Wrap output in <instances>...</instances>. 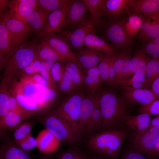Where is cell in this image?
Here are the masks:
<instances>
[{"label": "cell", "instance_id": "cell-24", "mask_svg": "<svg viewBox=\"0 0 159 159\" xmlns=\"http://www.w3.org/2000/svg\"><path fill=\"white\" fill-rule=\"evenodd\" d=\"M98 27L105 25L103 17L106 16L105 0H82Z\"/></svg>", "mask_w": 159, "mask_h": 159}, {"label": "cell", "instance_id": "cell-32", "mask_svg": "<svg viewBox=\"0 0 159 159\" xmlns=\"http://www.w3.org/2000/svg\"><path fill=\"white\" fill-rule=\"evenodd\" d=\"M86 73L84 84L91 95L94 94L102 82L98 66L89 69Z\"/></svg>", "mask_w": 159, "mask_h": 159}, {"label": "cell", "instance_id": "cell-13", "mask_svg": "<svg viewBox=\"0 0 159 159\" xmlns=\"http://www.w3.org/2000/svg\"><path fill=\"white\" fill-rule=\"evenodd\" d=\"M99 96L93 94L85 97L80 103L79 112L80 124L79 131L81 137L83 135H88L91 117Z\"/></svg>", "mask_w": 159, "mask_h": 159}, {"label": "cell", "instance_id": "cell-54", "mask_svg": "<svg viewBox=\"0 0 159 159\" xmlns=\"http://www.w3.org/2000/svg\"><path fill=\"white\" fill-rule=\"evenodd\" d=\"M85 154V159H111L97 154L83 150Z\"/></svg>", "mask_w": 159, "mask_h": 159}, {"label": "cell", "instance_id": "cell-42", "mask_svg": "<svg viewBox=\"0 0 159 159\" xmlns=\"http://www.w3.org/2000/svg\"><path fill=\"white\" fill-rule=\"evenodd\" d=\"M130 49L127 50L124 64L120 73L116 85H120L122 82L130 72L132 67Z\"/></svg>", "mask_w": 159, "mask_h": 159}, {"label": "cell", "instance_id": "cell-55", "mask_svg": "<svg viewBox=\"0 0 159 159\" xmlns=\"http://www.w3.org/2000/svg\"><path fill=\"white\" fill-rule=\"evenodd\" d=\"M150 89L157 99H159V77L153 82Z\"/></svg>", "mask_w": 159, "mask_h": 159}, {"label": "cell", "instance_id": "cell-43", "mask_svg": "<svg viewBox=\"0 0 159 159\" xmlns=\"http://www.w3.org/2000/svg\"><path fill=\"white\" fill-rule=\"evenodd\" d=\"M146 155L135 151L130 146L124 148L121 151L119 159H152Z\"/></svg>", "mask_w": 159, "mask_h": 159}, {"label": "cell", "instance_id": "cell-26", "mask_svg": "<svg viewBox=\"0 0 159 159\" xmlns=\"http://www.w3.org/2000/svg\"><path fill=\"white\" fill-rule=\"evenodd\" d=\"M158 37L159 19L145 18L138 34V39L143 44L149 39Z\"/></svg>", "mask_w": 159, "mask_h": 159}, {"label": "cell", "instance_id": "cell-8", "mask_svg": "<svg viewBox=\"0 0 159 159\" xmlns=\"http://www.w3.org/2000/svg\"><path fill=\"white\" fill-rule=\"evenodd\" d=\"M105 35L115 48L122 50L130 49L133 41L127 35L120 17L110 19L106 25Z\"/></svg>", "mask_w": 159, "mask_h": 159}, {"label": "cell", "instance_id": "cell-36", "mask_svg": "<svg viewBox=\"0 0 159 159\" xmlns=\"http://www.w3.org/2000/svg\"><path fill=\"white\" fill-rule=\"evenodd\" d=\"M29 117L25 114L9 111L4 119L1 130H2L3 129L6 128L11 131L14 130L23 120Z\"/></svg>", "mask_w": 159, "mask_h": 159}, {"label": "cell", "instance_id": "cell-28", "mask_svg": "<svg viewBox=\"0 0 159 159\" xmlns=\"http://www.w3.org/2000/svg\"><path fill=\"white\" fill-rule=\"evenodd\" d=\"M151 120V116L146 114L129 115L125 120L124 126L134 132L141 131L149 127Z\"/></svg>", "mask_w": 159, "mask_h": 159}, {"label": "cell", "instance_id": "cell-17", "mask_svg": "<svg viewBox=\"0 0 159 159\" xmlns=\"http://www.w3.org/2000/svg\"><path fill=\"white\" fill-rule=\"evenodd\" d=\"M103 54L96 49L86 47L79 50L76 59L81 68L86 72L88 69L98 66Z\"/></svg>", "mask_w": 159, "mask_h": 159}, {"label": "cell", "instance_id": "cell-14", "mask_svg": "<svg viewBox=\"0 0 159 159\" xmlns=\"http://www.w3.org/2000/svg\"><path fill=\"white\" fill-rule=\"evenodd\" d=\"M125 10L129 16L143 13L145 16L159 13V0H130Z\"/></svg>", "mask_w": 159, "mask_h": 159}, {"label": "cell", "instance_id": "cell-2", "mask_svg": "<svg viewBox=\"0 0 159 159\" xmlns=\"http://www.w3.org/2000/svg\"><path fill=\"white\" fill-rule=\"evenodd\" d=\"M99 101L101 113L100 131L125 128V120L129 115L126 102L109 91L100 95Z\"/></svg>", "mask_w": 159, "mask_h": 159}, {"label": "cell", "instance_id": "cell-44", "mask_svg": "<svg viewBox=\"0 0 159 159\" xmlns=\"http://www.w3.org/2000/svg\"><path fill=\"white\" fill-rule=\"evenodd\" d=\"M140 113H145L151 116L159 115V99L147 105H141L138 109Z\"/></svg>", "mask_w": 159, "mask_h": 159}, {"label": "cell", "instance_id": "cell-27", "mask_svg": "<svg viewBox=\"0 0 159 159\" xmlns=\"http://www.w3.org/2000/svg\"><path fill=\"white\" fill-rule=\"evenodd\" d=\"M120 18L127 35L132 40L139 34L144 19L139 14H133L127 17Z\"/></svg>", "mask_w": 159, "mask_h": 159}, {"label": "cell", "instance_id": "cell-10", "mask_svg": "<svg viewBox=\"0 0 159 159\" xmlns=\"http://www.w3.org/2000/svg\"><path fill=\"white\" fill-rule=\"evenodd\" d=\"M96 24L92 16H87L73 31H62L61 32L68 41L71 47L80 50L84 45L87 36L90 33L95 32Z\"/></svg>", "mask_w": 159, "mask_h": 159}, {"label": "cell", "instance_id": "cell-18", "mask_svg": "<svg viewBox=\"0 0 159 159\" xmlns=\"http://www.w3.org/2000/svg\"><path fill=\"white\" fill-rule=\"evenodd\" d=\"M10 89L20 106L29 117L41 113L37 103L23 94L17 86L15 81L13 82Z\"/></svg>", "mask_w": 159, "mask_h": 159}, {"label": "cell", "instance_id": "cell-12", "mask_svg": "<svg viewBox=\"0 0 159 159\" xmlns=\"http://www.w3.org/2000/svg\"><path fill=\"white\" fill-rule=\"evenodd\" d=\"M41 39V41L49 45L67 62L72 61L78 63L76 55L71 49L68 41L62 34H50L43 37Z\"/></svg>", "mask_w": 159, "mask_h": 159}, {"label": "cell", "instance_id": "cell-15", "mask_svg": "<svg viewBox=\"0 0 159 159\" xmlns=\"http://www.w3.org/2000/svg\"><path fill=\"white\" fill-rule=\"evenodd\" d=\"M37 5L36 0H12L9 1V13L13 19L25 22L27 15Z\"/></svg>", "mask_w": 159, "mask_h": 159}, {"label": "cell", "instance_id": "cell-5", "mask_svg": "<svg viewBox=\"0 0 159 159\" xmlns=\"http://www.w3.org/2000/svg\"><path fill=\"white\" fill-rule=\"evenodd\" d=\"M15 82L24 95L37 103L41 113L49 107L56 97L54 89L22 77L20 82Z\"/></svg>", "mask_w": 159, "mask_h": 159}, {"label": "cell", "instance_id": "cell-40", "mask_svg": "<svg viewBox=\"0 0 159 159\" xmlns=\"http://www.w3.org/2000/svg\"><path fill=\"white\" fill-rule=\"evenodd\" d=\"M14 143L19 148L26 151L37 147L36 138H34L31 133L22 139L14 141Z\"/></svg>", "mask_w": 159, "mask_h": 159}, {"label": "cell", "instance_id": "cell-20", "mask_svg": "<svg viewBox=\"0 0 159 159\" xmlns=\"http://www.w3.org/2000/svg\"><path fill=\"white\" fill-rule=\"evenodd\" d=\"M124 97L129 103L142 105L149 104L158 99L150 89L143 88L124 92Z\"/></svg>", "mask_w": 159, "mask_h": 159}, {"label": "cell", "instance_id": "cell-35", "mask_svg": "<svg viewBox=\"0 0 159 159\" xmlns=\"http://www.w3.org/2000/svg\"><path fill=\"white\" fill-rule=\"evenodd\" d=\"M70 0H38L37 6L49 13L59 9L69 7Z\"/></svg>", "mask_w": 159, "mask_h": 159}, {"label": "cell", "instance_id": "cell-7", "mask_svg": "<svg viewBox=\"0 0 159 159\" xmlns=\"http://www.w3.org/2000/svg\"><path fill=\"white\" fill-rule=\"evenodd\" d=\"M130 134L129 146L137 153L147 155L159 139V127H149Z\"/></svg>", "mask_w": 159, "mask_h": 159}, {"label": "cell", "instance_id": "cell-19", "mask_svg": "<svg viewBox=\"0 0 159 159\" xmlns=\"http://www.w3.org/2000/svg\"><path fill=\"white\" fill-rule=\"evenodd\" d=\"M9 33L2 21L0 19V65L3 69L5 62L15 50Z\"/></svg>", "mask_w": 159, "mask_h": 159}, {"label": "cell", "instance_id": "cell-57", "mask_svg": "<svg viewBox=\"0 0 159 159\" xmlns=\"http://www.w3.org/2000/svg\"><path fill=\"white\" fill-rule=\"evenodd\" d=\"M159 153V139L150 151L147 156L153 158Z\"/></svg>", "mask_w": 159, "mask_h": 159}, {"label": "cell", "instance_id": "cell-61", "mask_svg": "<svg viewBox=\"0 0 159 159\" xmlns=\"http://www.w3.org/2000/svg\"><path fill=\"white\" fill-rule=\"evenodd\" d=\"M38 159H54L53 157L50 154H44L41 155Z\"/></svg>", "mask_w": 159, "mask_h": 159}, {"label": "cell", "instance_id": "cell-21", "mask_svg": "<svg viewBox=\"0 0 159 159\" xmlns=\"http://www.w3.org/2000/svg\"><path fill=\"white\" fill-rule=\"evenodd\" d=\"M36 138L37 148L44 154H50L55 151L60 143L58 140L46 129L41 131Z\"/></svg>", "mask_w": 159, "mask_h": 159}, {"label": "cell", "instance_id": "cell-37", "mask_svg": "<svg viewBox=\"0 0 159 159\" xmlns=\"http://www.w3.org/2000/svg\"><path fill=\"white\" fill-rule=\"evenodd\" d=\"M57 85V86L61 92L69 95L73 93L75 89L71 76L65 68L62 79Z\"/></svg>", "mask_w": 159, "mask_h": 159}, {"label": "cell", "instance_id": "cell-63", "mask_svg": "<svg viewBox=\"0 0 159 159\" xmlns=\"http://www.w3.org/2000/svg\"><path fill=\"white\" fill-rule=\"evenodd\" d=\"M159 157V153L155 155L154 157Z\"/></svg>", "mask_w": 159, "mask_h": 159}, {"label": "cell", "instance_id": "cell-64", "mask_svg": "<svg viewBox=\"0 0 159 159\" xmlns=\"http://www.w3.org/2000/svg\"><path fill=\"white\" fill-rule=\"evenodd\" d=\"M152 159H155L154 158H152Z\"/></svg>", "mask_w": 159, "mask_h": 159}, {"label": "cell", "instance_id": "cell-22", "mask_svg": "<svg viewBox=\"0 0 159 159\" xmlns=\"http://www.w3.org/2000/svg\"><path fill=\"white\" fill-rule=\"evenodd\" d=\"M84 45L104 52L107 55L116 54L115 48L104 39L97 36L95 32H91L87 36L84 41Z\"/></svg>", "mask_w": 159, "mask_h": 159}, {"label": "cell", "instance_id": "cell-53", "mask_svg": "<svg viewBox=\"0 0 159 159\" xmlns=\"http://www.w3.org/2000/svg\"><path fill=\"white\" fill-rule=\"evenodd\" d=\"M149 58L143 49H141V52L138 64V71H142L145 74Z\"/></svg>", "mask_w": 159, "mask_h": 159}, {"label": "cell", "instance_id": "cell-38", "mask_svg": "<svg viewBox=\"0 0 159 159\" xmlns=\"http://www.w3.org/2000/svg\"><path fill=\"white\" fill-rule=\"evenodd\" d=\"M35 122L34 121H29L20 124L14 129V141L22 139L30 134Z\"/></svg>", "mask_w": 159, "mask_h": 159}, {"label": "cell", "instance_id": "cell-47", "mask_svg": "<svg viewBox=\"0 0 159 159\" xmlns=\"http://www.w3.org/2000/svg\"><path fill=\"white\" fill-rule=\"evenodd\" d=\"M127 50H122L121 53L116 55L114 64L115 74V85H116L120 73L122 68Z\"/></svg>", "mask_w": 159, "mask_h": 159}, {"label": "cell", "instance_id": "cell-39", "mask_svg": "<svg viewBox=\"0 0 159 159\" xmlns=\"http://www.w3.org/2000/svg\"><path fill=\"white\" fill-rule=\"evenodd\" d=\"M54 62L50 61H42L40 68V74L55 90L57 86L52 77L50 70Z\"/></svg>", "mask_w": 159, "mask_h": 159}, {"label": "cell", "instance_id": "cell-48", "mask_svg": "<svg viewBox=\"0 0 159 159\" xmlns=\"http://www.w3.org/2000/svg\"><path fill=\"white\" fill-rule=\"evenodd\" d=\"M142 49L146 54L151 55L152 57L159 59V45L147 40L143 44Z\"/></svg>", "mask_w": 159, "mask_h": 159}, {"label": "cell", "instance_id": "cell-29", "mask_svg": "<svg viewBox=\"0 0 159 159\" xmlns=\"http://www.w3.org/2000/svg\"><path fill=\"white\" fill-rule=\"evenodd\" d=\"M11 82L2 80L0 89V127L2 126L4 119L9 111V93Z\"/></svg>", "mask_w": 159, "mask_h": 159}, {"label": "cell", "instance_id": "cell-1", "mask_svg": "<svg viewBox=\"0 0 159 159\" xmlns=\"http://www.w3.org/2000/svg\"><path fill=\"white\" fill-rule=\"evenodd\" d=\"M128 134L125 127L91 134L85 141V150L111 159H117Z\"/></svg>", "mask_w": 159, "mask_h": 159}, {"label": "cell", "instance_id": "cell-33", "mask_svg": "<svg viewBox=\"0 0 159 159\" xmlns=\"http://www.w3.org/2000/svg\"><path fill=\"white\" fill-rule=\"evenodd\" d=\"M65 68L71 75L75 89H79L84 84L85 75L79 64L72 61L67 62Z\"/></svg>", "mask_w": 159, "mask_h": 159}, {"label": "cell", "instance_id": "cell-34", "mask_svg": "<svg viewBox=\"0 0 159 159\" xmlns=\"http://www.w3.org/2000/svg\"><path fill=\"white\" fill-rule=\"evenodd\" d=\"M145 74L138 71L130 77L123 81L120 85L124 92L143 88L145 81Z\"/></svg>", "mask_w": 159, "mask_h": 159}, {"label": "cell", "instance_id": "cell-45", "mask_svg": "<svg viewBox=\"0 0 159 159\" xmlns=\"http://www.w3.org/2000/svg\"><path fill=\"white\" fill-rule=\"evenodd\" d=\"M110 55L103 54L98 65L102 82H107Z\"/></svg>", "mask_w": 159, "mask_h": 159}, {"label": "cell", "instance_id": "cell-58", "mask_svg": "<svg viewBox=\"0 0 159 159\" xmlns=\"http://www.w3.org/2000/svg\"><path fill=\"white\" fill-rule=\"evenodd\" d=\"M9 1L6 0H0V14H2L7 7H8Z\"/></svg>", "mask_w": 159, "mask_h": 159}, {"label": "cell", "instance_id": "cell-6", "mask_svg": "<svg viewBox=\"0 0 159 159\" xmlns=\"http://www.w3.org/2000/svg\"><path fill=\"white\" fill-rule=\"evenodd\" d=\"M84 97L81 92H74L65 99L53 111L68 122L81 136L79 131L80 124L79 108L81 101Z\"/></svg>", "mask_w": 159, "mask_h": 159}, {"label": "cell", "instance_id": "cell-16", "mask_svg": "<svg viewBox=\"0 0 159 159\" xmlns=\"http://www.w3.org/2000/svg\"><path fill=\"white\" fill-rule=\"evenodd\" d=\"M87 9L82 0H71L66 14L67 25L78 26L87 16Z\"/></svg>", "mask_w": 159, "mask_h": 159}, {"label": "cell", "instance_id": "cell-51", "mask_svg": "<svg viewBox=\"0 0 159 159\" xmlns=\"http://www.w3.org/2000/svg\"><path fill=\"white\" fill-rule=\"evenodd\" d=\"M20 77L41 84L47 87L55 90L50 84L40 74H35L29 76Z\"/></svg>", "mask_w": 159, "mask_h": 159}, {"label": "cell", "instance_id": "cell-41", "mask_svg": "<svg viewBox=\"0 0 159 159\" xmlns=\"http://www.w3.org/2000/svg\"><path fill=\"white\" fill-rule=\"evenodd\" d=\"M155 58H149L145 73V81L143 88L149 89L155 80Z\"/></svg>", "mask_w": 159, "mask_h": 159}, {"label": "cell", "instance_id": "cell-59", "mask_svg": "<svg viewBox=\"0 0 159 159\" xmlns=\"http://www.w3.org/2000/svg\"><path fill=\"white\" fill-rule=\"evenodd\" d=\"M149 127H159V115L151 119Z\"/></svg>", "mask_w": 159, "mask_h": 159}, {"label": "cell", "instance_id": "cell-11", "mask_svg": "<svg viewBox=\"0 0 159 159\" xmlns=\"http://www.w3.org/2000/svg\"><path fill=\"white\" fill-rule=\"evenodd\" d=\"M68 8L59 9L49 13L43 28L38 34L37 37L41 39L47 35L61 32L67 25L66 14Z\"/></svg>", "mask_w": 159, "mask_h": 159}, {"label": "cell", "instance_id": "cell-52", "mask_svg": "<svg viewBox=\"0 0 159 159\" xmlns=\"http://www.w3.org/2000/svg\"><path fill=\"white\" fill-rule=\"evenodd\" d=\"M116 54L110 56L108 72L107 82L111 85H115V76L114 64Z\"/></svg>", "mask_w": 159, "mask_h": 159}, {"label": "cell", "instance_id": "cell-25", "mask_svg": "<svg viewBox=\"0 0 159 159\" xmlns=\"http://www.w3.org/2000/svg\"><path fill=\"white\" fill-rule=\"evenodd\" d=\"M49 14L37 6L26 16L25 22L30 30L38 34L43 28Z\"/></svg>", "mask_w": 159, "mask_h": 159}, {"label": "cell", "instance_id": "cell-23", "mask_svg": "<svg viewBox=\"0 0 159 159\" xmlns=\"http://www.w3.org/2000/svg\"><path fill=\"white\" fill-rule=\"evenodd\" d=\"M0 159H31L28 151L18 147L8 138L1 146Z\"/></svg>", "mask_w": 159, "mask_h": 159}, {"label": "cell", "instance_id": "cell-50", "mask_svg": "<svg viewBox=\"0 0 159 159\" xmlns=\"http://www.w3.org/2000/svg\"><path fill=\"white\" fill-rule=\"evenodd\" d=\"M9 111H14L22 114H25L30 117L24 112L20 106L10 88L9 93Z\"/></svg>", "mask_w": 159, "mask_h": 159}, {"label": "cell", "instance_id": "cell-30", "mask_svg": "<svg viewBox=\"0 0 159 159\" xmlns=\"http://www.w3.org/2000/svg\"><path fill=\"white\" fill-rule=\"evenodd\" d=\"M36 56L41 61L59 62L65 63L67 62L49 45L42 41L38 46Z\"/></svg>", "mask_w": 159, "mask_h": 159}, {"label": "cell", "instance_id": "cell-3", "mask_svg": "<svg viewBox=\"0 0 159 159\" xmlns=\"http://www.w3.org/2000/svg\"><path fill=\"white\" fill-rule=\"evenodd\" d=\"M38 44L32 41L25 42L16 48L4 63L3 78L13 80L19 75L34 59Z\"/></svg>", "mask_w": 159, "mask_h": 159}, {"label": "cell", "instance_id": "cell-56", "mask_svg": "<svg viewBox=\"0 0 159 159\" xmlns=\"http://www.w3.org/2000/svg\"><path fill=\"white\" fill-rule=\"evenodd\" d=\"M42 61L36 55L32 62L34 71L36 74H40V65Z\"/></svg>", "mask_w": 159, "mask_h": 159}, {"label": "cell", "instance_id": "cell-46", "mask_svg": "<svg viewBox=\"0 0 159 159\" xmlns=\"http://www.w3.org/2000/svg\"><path fill=\"white\" fill-rule=\"evenodd\" d=\"M63 63L54 62L50 70L51 74L53 80L58 83L61 80L65 68Z\"/></svg>", "mask_w": 159, "mask_h": 159}, {"label": "cell", "instance_id": "cell-9", "mask_svg": "<svg viewBox=\"0 0 159 159\" xmlns=\"http://www.w3.org/2000/svg\"><path fill=\"white\" fill-rule=\"evenodd\" d=\"M0 19L7 29L15 48L26 42L30 30L26 23L12 18L9 10H6L1 14Z\"/></svg>", "mask_w": 159, "mask_h": 159}, {"label": "cell", "instance_id": "cell-60", "mask_svg": "<svg viewBox=\"0 0 159 159\" xmlns=\"http://www.w3.org/2000/svg\"><path fill=\"white\" fill-rule=\"evenodd\" d=\"M74 159H85L84 150L81 149L79 147Z\"/></svg>", "mask_w": 159, "mask_h": 159}, {"label": "cell", "instance_id": "cell-31", "mask_svg": "<svg viewBox=\"0 0 159 159\" xmlns=\"http://www.w3.org/2000/svg\"><path fill=\"white\" fill-rule=\"evenodd\" d=\"M130 0H105L106 16L120 17L126 13L125 7Z\"/></svg>", "mask_w": 159, "mask_h": 159}, {"label": "cell", "instance_id": "cell-49", "mask_svg": "<svg viewBox=\"0 0 159 159\" xmlns=\"http://www.w3.org/2000/svg\"><path fill=\"white\" fill-rule=\"evenodd\" d=\"M78 146H71L65 150H61L55 155V159H74Z\"/></svg>", "mask_w": 159, "mask_h": 159}, {"label": "cell", "instance_id": "cell-4", "mask_svg": "<svg viewBox=\"0 0 159 159\" xmlns=\"http://www.w3.org/2000/svg\"><path fill=\"white\" fill-rule=\"evenodd\" d=\"M60 143L69 146H78L81 136L66 120L54 111L44 116L39 122Z\"/></svg>", "mask_w": 159, "mask_h": 159}, {"label": "cell", "instance_id": "cell-62", "mask_svg": "<svg viewBox=\"0 0 159 159\" xmlns=\"http://www.w3.org/2000/svg\"><path fill=\"white\" fill-rule=\"evenodd\" d=\"M147 40L155 44L159 45V37L151 38Z\"/></svg>", "mask_w": 159, "mask_h": 159}]
</instances>
